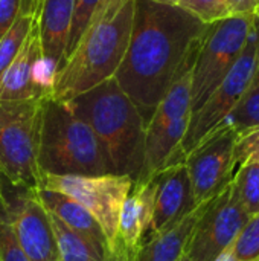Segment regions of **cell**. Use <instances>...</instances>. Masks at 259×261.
I'll return each mask as SVG.
<instances>
[{
    "label": "cell",
    "mask_w": 259,
    "mask_h": 261,
    "mask_svg": "<svg viewBox=\"0 0 259 261\" xmlns=\"http://www.w3.org/2000/svg\"><path fill=\"white\" fill-rule=\"evenodd\" d=\"M237 138L238 133L232 127L221 125L185 156L197 205L217 196L232 180L237 168Z\"/></svg>",
    "instance_id": "10"
},
{
    "label": "cell",
    "mask_w": 259,
    "mask_h": 261,
    "mask_svg": "<svg viewBox=\"0 0 259 261\" xmlns=\"http://www.w3.org/2000/svg\"><path fill=\"white\" fill-rule=\"evenodd\" d=\"M32 191L46 211L53 214L67 228L81 236L101 257L105 258L110 248L108 240L98 220L81 203L58 191L43 188H35Z\"/></svg>",
    "instance_id": "14"
},
{
    "label": "cell",
    "mask_w": 259,
    "mask_h": 261,
    "mask_svg": "<svg viewBox=\"0 0 259 261\" xmlns=\"http://www.w3.org/2000/svg\"><path fill=\"white\" fill-rule=\"evenodd\" d=\"M40 2H41V0H24L23 14H29V15L38 14V9H40Z\"/></svg>",
    "instance_id": "29"
},
{
    "label": "cell",
    "mask_w": 259,
    "mask_h": 261,
    "mask_svg": "<svg viewBox=\"0 0 259 261\" xmlns=\"http://www.w3.org/2000/svg\"><path fill=\"white\" fill-rule=\"evenodd\" d=\"M44 98L0 99V179L18 190L38 188V141Z\"/></svg>",
    "instance_id": "5"
},
{
    "label": "cell",
    "mask_w": 259,
    "mask_h": 261,
    "mask_svg": "<svg viewBox=\"0 0 259 261\" xmlns=\"http://www.w3.org/2000/svg\"><path fill=\"white\" fill-rule=\"evenodd\" d=\"M35 18L20 52L0 75V99L21 101L47 98L52 93L53 75L49 72Z\"/></svg>",
    "instance_id": "11"
},
{
    "label": "cell",
    "mask_w": 259,
    "mask_h": 261,
    "mask_svg": "<svg viewBox=\"0 0 259 261\" xmlns=\"http://www.w3.org/2000/svg\"><path fill=\"white\" fill-rule=\"evenodd\" d=\"M237 167L246 162L259 164V127L240 133L235 142Z\"/></svg>",
    "instance_id": "25"
},
{
    "label": "cell",
    "mask_w": 259,
    "mask_h": 261,
    "mask_svg": "<svg viewBox=\"0 0 259 261\" xmlns=\"http://www.w3.org/2000/svg\"><path fill=\"white\" fill-rule=\"evenodd\" d=\"M75 0H41L38 9V32L44 63L52 75L58 69L67 47Z\"/></svg>",
    "instance_id": "15"
},
{
    "label": "cell",
    "mask_w": 259,
    "mask_h": 261,
    "mask_svg": "<svg viewBox=\"0 0 259 261\" xmlns=\"http://www.w3.org/2000/svg\"><path fill=\"white\" fill-rule=\"evenodd\" d=\"M154 3H160V5H169V6H179L180 0H151Z\"/></svg>",
    "instance_id": "31"
},
{
    "label": "cell",
    "mask_w": 259,
    "mask_h": 261,
    "mask_svg": "<svg viewBox=\"0 0 259 261\" xmlns=\"http://www.w3.org/2000/svg\"><path fill=\"white\" fill-rule=\"evenodd\" d=\"M99 139L111 174L136 180L143 165L145 122L114 78L64 102Z\"/></svg>",
    "instance_id": "3"
},
{
    "label": "cell",
    "mask_w": 259,
    "mask_h": 261,
    "mask_svg": "<svg viewBox=\"0 0 259 261\" xmlns=\"http://www.w3.org/2000/svg\"><path fill=\"white\" fill-rule=\"evenodd\" d=\"M253 24L255 15L227 17L209 24L191 70V115L206 102L234 67Z\"/></svg>",
    "instance_id": "6"
},
{
    "label": "cell",
    "mask_w": 259,
    "mask_h": 261,
    "mask_svg": "<svg viewBox=\"0 0 259 261\" xmlns=\"http://www.w3.org/2000/svg\"><path fill=\"white\" fill-rule=\"evenodd\" d=\"M137 249L139 248H131L125 245L119 237H116L114 242L110 245L104 261H136Z\"/></svg>",
    "instance_id": "27"
},
{
    "label": "cell",
    "mask_w": 259,
    "mask_h": 261,
    "mask_svg": "<svg viewBox=\"0 0 259 261\" xmlns=\"http://www.w3.org/2000/svg\"><path fill=\"white\" fill-rule=\"evenodd\" d=\"M154 180V210L153 222L143 243L176 225L195 206L189 174L185 161L172 164L153 176Z\"/></svg>",
    "instance_id": "13"
},
{
    "label": "cell",
    "mask_w": 259,
    "mask_h": 261,
    "mask_svg": "<svg viewBox=\"0 0 259 261\" xmlns=\"http://www.w3.org/2000/svg\"><path fill=\"white\" fill-rule=\"evenodd\" d=\"M231 17H252L256 14L259 0H226Z\"/></svg>",
    "instance_id": "28"
},
{
    "label": "cell",
    "mask_w": 259,
    "mask_h": 261,
    "mask_svg": "<svg viewBox=\"0 0 259 261\" xmlns=\"http://www.w3.org/2000/svg\"><path fill=\"white\" fill-rule=\"evenodd\" d=\"M24 0H0V37L23 12Z\"/></svg>",
    "instance_id": "26"
},
{
    "label": "cell",
    "mask_w": 259,
    "mask_h": 261,
    "mask_svg": "<svg viewBox=\"0 0 259 261\" xmlns=\"http://www.w3.org/2000/svg\"><path fill=\"white\" fill-rule=\"evenodd\" d=\"M259 64V24L255 17V24L250 31L249 40L235 61L234 67L206 99V102L191 115L186 135L183 138L180 151L185 156L194 150L205 138L217 130L232 113L247 87L250 86Z\"/></svg>",
    "instance_id": "7"
},
{
    "label": "cell",
    "mask_w": 259,
    "mask_h": 261,
    "mask_svg": "<svg viewBox=\"0 0 259 261\" xmlns=\"http://www.w3.org/2000/svg\"><path fill=\"white\" fill-rule=\"evenodd\" d=\"M125 245L131 248H139L143 239V228H142V214L139 206V199L134 187H131L130 193L127 194L121 213H119V223H118V236Z\"/></svg>",
    "instance_id": "20"
},
{
    "label": "cell",
    "mask_w": 259,
    "mask_h": 261,
    "mask_svg": "<svg viewBox=\"0 0 259 261\" xmlns=\"http://www.w3.org/2000/svg\"><path fill=\"white\" fill-rule=\"evenodd\" d=\"M250 216L235 199L229 182L208 200L188 242V261H215L235 242Z\"/></svg>",
    "instance_id": "9"
},
{
    "label": "cell",
    "mask_w": 259,
    "mask_h": 261,
    "mask_svg": "<svg viewBox=\"0 0 259 261\" xmlns=\"http://www.w3.org/2000/svg\"><path fill=\"white\" fill-rule=\"evenodd\" d=\"M134 0H102L53 75L50 98L67 102L118 72L133 29Z\"/></svg>",
    "instance_id": "2"
},
{
    "label": "cell",
    "mask_w": 259,
    "mask_h": 261,
    "mask_svg": "<svg viewBox=\"0 0 259 261\" xmlns=\"http://www.w3.org/2000/svg\"><path fill=\"white\" fill-rule=\"evenodd\" d=\"M0 261H29L15 239L8 216L3 213H0Z\"/></svg>",
    "instance_id": "24"
},
{
    "label": "cell",
    "mask_w": 259,
    "mask_h": 261,
    "mask_svg": "<svg viewBox=\"0 0 259 261\" xmlns=\"http://www.w3.org/2000/svg\"><path fill=\"white\" fill-rule=\"evenodd\" d=\"M180 261H188V260H186V258H185V255H183V258H182V260H180Z\"/></svg>",
    "instance_id": "33"
},
{
    "label": "cell",
    "mask_w": 259,
    "mask_h": 261,
    "mask_svg": "<svg viewBox=\"0 0 259 261\" xmlns=\"http://www.w3.org/2000/svg\"><path fill=\"white\" fill-rule=\"evenodd\" d=\"M102 0H75V9H73V18H72L70 34H69L67 47H66V54H64L63 60L73 50L76 41L82 35L85 26L89 24L92 15L95 14V11H96V8L99 6ZM63 60H61V63H63Z\"/></svg>",
    "instance_id": "23"
},
{
    "label": "cell",
    "mask_w": 259,
    "mask_h": 261,
    "mask_svg": "<svg viewBox=\"0 0 259 261\" xmlns=\"http://www.w3.org/2000/svg\"><path fill=\"white\" fill-rule=\"evenodd\" d=\"M255 17H256V21H258V24H259V8H258V11H256V14H255Z\"/></svg>",
    "instance_id": "32"
},
{
    "label": "cell",
    "mask_w": 259,
    "mask_h": 261,
    "mask_svg": "<svg viewBox=\"0 0 259 261\" xmlns=\"http://www.w3.org/2000/svg\"><path fill=\"white\" fill-rule=\"evenodd\" d=\"M221 125L232 127L238 135L259 127V64L250 86Z\"/></svg>",
    "instance_id": "19"
},
{
    "label": "cell",
    "mask_w": 259,
    "mask_h": 261,
    "mask_svg": "<svg viewBox=\"0 0 259 261\" xmlns=\"http://www.w3.org/2000/svg\"><path fill=\"white\" fill-rule=\"evenodd\" d=\"M179 6L206 24L231 17L226 0H180Z\"/></svg>",
    "instance_id": "22"
},
{
    "label": "cell",
    "mask_w": 259,
    "mask_h": 261,
    "mask_svg": "<svg viewBox=\"0 0 259 261\" xmlns=\"http://www.w3.org/2000/svg\"><path fill=\"white\" fill-rule=\"evenodd\" d=\"M206 202L198 203L188 216L176 225L148 239L137 249L136 261H180L185 255L191 234L206 206Z\"/></svg>",
    "instance_id": "16"
},
{
    "label": "cell",
    "mask_w": 259,
    "mask_h": 261,
    "mask_svg": "<svg viewBox=\"0 0 259 261\" xmlns=\"http://www.w3.org/2000/svg\"><path fill=\"white\" fill-rule=\"evenodd\" d=\"M215 261H243V260L237 258L231 251H227V249H226V251H224V252H223V254H221V255H220V257H218ZM255 261H259V258Z\"/></svg>",
    "instance_id": "30"
},
{
    "label": "cell",
    "mask_w": 259,
    "mask_h": 261,
    "mask_svg": "<svg viewBox=\"0 0 259 261\" xmlns=\"http://www.w3.org/2000/svg\"><path fill=\"white\" fill-rule=\"evenodd\" d=\"M232 191L240 205L252 217L259 213V164L246 162L237 167L231 180Z\"/></svg>",
    "instance_id": "18"
},
{
    "label": "cell",
    "mask_w": 259,
    "mask_h": 261,
    "mask_svg": "<svg viewBox=\"0 0 259 261\" xmlns=\"http://www.w3.org/2000/svg\"><path fill=\"white\" fill-rule=\"evenodd\" d=\"M208 29L209 24L180 6L134 0L130 43L113 78L145 127L169 87L194 66Z\"/></svg>",
    "instance_id": "1"
},
{
    "label": "cell",
    "mask_w": 259,
    "mask_h": 261,
    "mask_svg": "<svg viewBox=\"0 0 259 261\" xmlns=\"http://www.w3.org/2000/svg\"><path fill=\"white\" fill-rule=\"evenodd\" d=\"M37 17L38 14H20L12 23V26L0 37V75L6 70V67L20 52Z\"/></svg>",
    "instance_id": "21"
},
{
    "label": "cell",
    "mask_w": 259,
    "mask_h": 261,
    "mask_svg": "<svg viewBox=\"0 0 259 261\" xmlns=\"http://www.w3.org/2000/svg\"><path fill=\"white\" fill-rule=\"evenodd\" d=\"M128 176H38V188L63 193L81 203L101 225L108 245L118 236L119 213L122 203L133 187Z\"/></svg>",
    "instance_id": "8"
},
{
    "label": "cell",
    "mask_w": 259,
    "mask_h": 261,
    "mask_svg": "<svg viewBox=\"0 0 259 261\" xmlns=\"http://www.w3.org/2000/svg\"><path fill=\"white\" fill-rule=\"evenodd\" d=\"M47 216L53 229L60 261H104V257H101L81 236L67 228L49 211Z\"/></svg>",
    "instance_id": "17"
},
{
    "label": "cell",
    "mask_w": 259,
    "mask_h": 261,
    "mask_svg": "<svg viewBox=\"0 0 259 261\" xmlns=\"http://www.w3.org/2000/svg\"><path fill=\"white\" fill-rule=\"evenodd\" d=\"M37 165L40 173L55 176L111 174L93 130L64 102L50 96L43 101Z\"/></svg>",
    "instance_id": "4"
},
{
    "label": "cell",
    "mask_w": 259,
    "mask_h": 261,
    "mask_svg": "<svg viewBox=\"0 0 259 261\" xmlns=\"http://www.w3.org/2000/svg\"><path fill=\"white\" fill-rule=\"evenodd\" d=\"M8 216L15 239L29 261H60L47 211L32 190H24L14 205L2 211Z\"/></svg>",
    "instance_id": "12"
}]
</instances>
